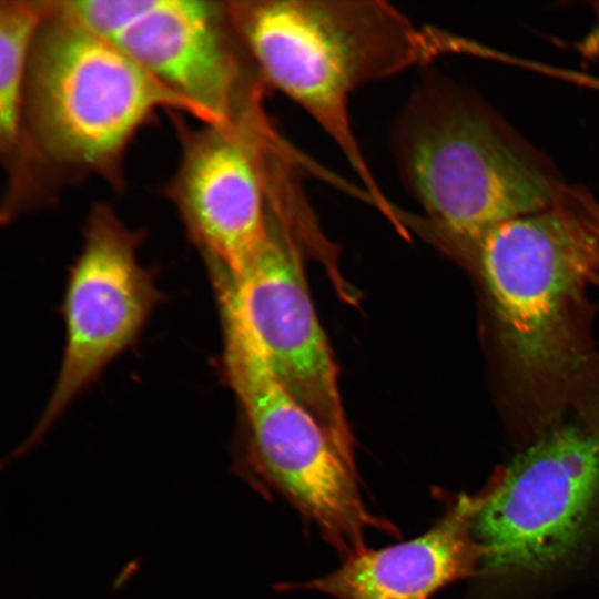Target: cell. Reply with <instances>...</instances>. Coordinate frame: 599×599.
<instances>
[{
  "instance_id": "obj_1",
  "label": "cell",
  "mask_w": 599,
  "mask_h": 599,
  "mask_svg": "<svg viewBox=\"0 0 599 599\" xmlns=\"http://www.w3.org/2000/svg\"><path fill=\"white\" fill-rule=\"evenodd\" d=\"M445 251L479 284L507 392L535 435L570 410L598 414L587 287L599 273V238L570 185L550 206Z\"/></svg>"
},
{
  "instance_id": "obj_2",
  "label": "cell",
  "mask_w": 599,
  "mask_h": 599,
  "mask_svg": "<svg viewBox=\"0 0 599 599\" xmlns=\"http://www.w3.org/2000/svg\"><path fill=\"white\" fill-rule=\"evenodd\" d=\"M399 180L441 247L550 206L565 185L551 160L478 92L426 69L390 131Z\"/></svg>"
},
{
  "instance_id": "obj_3",
  "label": "cell",
  "mask_w": 599,
  "mask_h": 599,
  "mask_svg": "<svg viewBox=\"0 0 599 599\" xmlns=\"http://www.w3.org/2000/svg\"><path fill=\"white\" fill-rule=\"evenodd\" d=\"M237 33L266 87L280 91L324 130L388 220L380 191L349 119L363 84L426 64L435 35L382 0H231Z\"/></svg>"
},
{
  "instance_id": "obj_4",
  "label": "cell",
  "mask_w": 599,
  "mask_h": 599,
  "mask_svg": "<svg viewBox=\"0 0 599 599\" xmlns=\"http://www.w3.org/2000/svg\"><path fill=\"white\" fill-rule=\"evenodd\" d=\"M161 108L194 116L186 101L119 45L48 1L24 89V135L32 163L97 174L122 186L128 145Z\"/></svg>"
},
{
  "instance_id": "obj_5",
  "label": "cell",
  "mask_w": 599,
  "mask_h": 599,
  "mask_svg": "<svg viewBox=\"0 0 599 599\" xmlns=\"http://www.w3.org/2000/svg\"><path fill=\"white\" fill-rule=\"evenodd\" d=\"M214 284L223 366L247 426L238 474L264 496L284 499L343 559L366 548L369 530L398 536L396 526L367 509L355 461L281 385L229 282Z\"/></svg>"
},
{
  "instance_id": "obj_6",
  "label": "cell",
  "mask_w": 599,
  "mask_h": 599,
  "mask_svg": "<svg viewBox=\"0 0 599 599\" xmlns=\"http://www.w3.org/2000/svg\"><path fill=\"white\" fill-rule=\"evenodd\" d=\"M540 435L483 493L474 535L484 571L540 575L588 538L599 512V414L576 415Z\"/></svg>"
},
{
  "instance_id": "obj_7",
  "label": "cell",
  "mask_w": 599,
  "mask_h": 599,
  "mask_svg": "<svg viewBox=\"0 0 599 599\" xmlns=\"http://www.w3.org/2000/svg\"><path fill=\"white\" fill-rule=\"evenodd\" d=\"M176 125L181 158L169 196L209 263L237 275L268 236L288 150L273 126Z\"/></svg>"
},
{
  "instance_id": "obj_8",
  "label": "cell",
  "mask_w": 599,
  "mask_h": 599,
  "mask_svg": "<svg viewBox=\"0 0 599 599\" xmlns=\"http://www.w3.org/2000/svg\"><path fill=\"white\" fill-rule=\"evenodd\" d=\"M298 221L294 214L272 206L268 236L255 258L237 275L217 266L225 273L281 385L316 420L332 444L355 461L337 365L304 273Z\"/></svg>"
},
{
  "instance_id": "obj_9",
  "label": "cell",
  "mask_w": 599,
  "mask_h": 599,
  "mask_svg": "<svg viewBox=\"0 0 599 599\" xmlns=\"http://www.w3.org/2000/svg\"><path fill=\"white\" fill-rule=\"evenodd\" d=\"M141 234L108 204L91 210L83 245L69 275L63 316L65 345L43 414L19 454L33 447L104 368L140 335L160 300L141 266Z\"/></svg>"
},
{
  "instance_id": "obj_10",
  "label": "cell",
  "mask_w": 599,
  "mask_h": 599,
  "mask_svg": "<svg viewBox=\"0 0 599 599\" xmlns=\"http://www.w3.org/2000/svg\"><path fill=\"white\" fill-rule=\"evenodd\" d=\"M113 42L186 101L204 124L240 128L267 119L266 85L227 1L149 0Z\"/></svg>"
},
{
  "instance_id": "obj_11",
  "label": "cell",
  "mask_w": 599,
  "mask_h": 599,
  "mask_svg": "<svg viewBox=\"0 0 599 599\" xmlns=\"http://www.w3.org/2000/svg\"><path fill=\"white\" fill-rule=\"evenodd\" d=\"M481 502L483 493L461 495L420 536L379 549L364 548L325 576L280 588L307 589L336 599H430L473 576L481 562L483 549L473 529Z\"/></svg>"
},
{
  "instance_id": "obj_12",
  "label": "cell",
  "mask_w": 599,
  "mask_h": 599,
  "mask_svg": "<svg viewBox=\"0 0 599 599\" xmlns=\"http://www.w3.org/2000/svg\"><path fill=\"white\" fill-rule=\"evenodd\" d=\"M48 1L0 2V146L11 191L31 176L24 135V89L31 48Z\"/></svg>"
},
{
  "instance_id": "obj_13",
  "label": "cell",
  "mask_w": 599,
  "mask_h": 599,
  "mask_svg": "<svg viewBox=\"0 0 599 599\" xmlns=\"http://www.w3.org/2000/svg\"><path fill=\"white\" fill-rule=\"evenodd\" d=\"M573 195L599 238V201L586 187L579 185L573 186ZM593 284L599 287V273L595 277Z\"/></svg>"
}]
</instances>
